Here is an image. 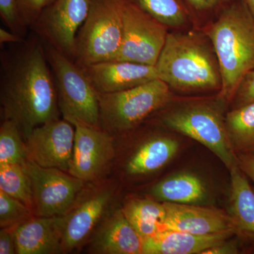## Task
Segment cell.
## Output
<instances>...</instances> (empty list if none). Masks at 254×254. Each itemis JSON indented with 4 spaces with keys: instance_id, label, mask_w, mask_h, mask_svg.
<instances>
[{
    "instance_id": "cell-1",
    "label": "cell",
    "mask_w": 254,
    "mask_h": 254,
    "mask_svg": "<svg viewBox=\"0 0 254 254\" xmlns=\"http://www.w3.org/2000/svg\"><path fill=\"white\" fill-rule=\"evenodd\" d=\"M0 71L3 120L16 124L24 140L33 128L59 118L54 76L37 35L1 52Z\"/></svg>"
},
{
    "instance_id": "cell-2",
    "label": "cell",
    "mask_w": 254,
    "mask_h": 254,
    "mask_svg": "<svg viewBox=\"0 0 254 254\" xmlns=\"http://www.w3.org/2000/svg\"><path fill=\"white\" fill-rule=\"evenodd\" d=\"M218 60L225 100L235 96L246 75L254 69V18L244 1L225 10L209 31Z\"/></svg>"
},
{
    "instance_id": "cell-3",
    "label": "cell",
    "mask_w": 254,
    "mask_h": 254,
    "mask_svg": "<svg viewBox=\"0 0 254 254\" xmlns=\"http://www.w3.org/2000/svg\"><path fill=\"white\" fill-rule=\"evenodd\" d=\"M155 66L159 79L177 89L221 88L218 64L192 35L168 33Z\"/></svg>"
},
{
    "instance_id": "cell-4",
    "label": "cell",
    "mask_w": 254,
    "mask_h": 254,
    "mask_svg": "<svg viewBox=\"0 0 254 254\" xmlns=\"http://www.w3.org/2000/svg\"><path fill=\"white\" fill-rule=\"evenodd\" d=\"M123 0H91L76 38L74 62L83 66L115 60L123 36Z\"/></svg>"
},
{
    "instance_id": "cell-5",
    "label": "cell",
    "mask_w": 254,
    "mask_h": 254,
    "mask_svg": "<svg viewBox=\"0 0 254 254\" xmlns=\"http://www.w3.org/2000/svg\"><path fill=\"white\" fill-rule=\"evenodd\" d=\"M170 86L157 78L125 91L98 93L100 126L109 132L131 129L171 98Z\"/></svg>"
},
{
    "instance_id": "cell-6",
    "label": "cell",
    "mask_w": 254,
    "mask_h": 254,
    "mask_svg": "<svg viewBox=\"0 0 254 254\" xmlns=\"http://www.w3.org/2000/svg\"><path fill=\"white\" fill-rule=\"evenodd\" d=\"M43 44L54 76L63 118L100 127L98 93L83 68L53 46L44 42Z\"/></svg>"
},
{
    "instance_id": "cell-7",
    "label": "cell",
    "mask_w": 254,
    "mask_h": 254,
    "mask_svg": "<svg viewBox=\"0 0 254 254\" xmlns=\"http://www.w3.org/2000/svg\"><path fill=\"white\" fill-rule=\"evenodd\" d=\"M163 123L169 128L204 145L229 170L239 165L225 122L218 111L211 107L197 105L172 112L164 117Z\"/></svg>"
},
{
    "instance_id": "cell-8",
    "label": "cell",
    "mask_w": 254,
    "mask_h": 254,
    "mask_svg": "<svg viewBox=\"0 0 254 254\" xmlns=\"http://www.w3.org/2000/svg\"><path fill=\"white\" fill-rule=\"evenodd\" d=\"M123 40L115 60L155 66L166 42L167 26L129 0H123Z\"/></svg>"
},
{
    "instance_id": "cell-9",
    "label": "cell",
    "mask_w": 254,
    "mask_h": 254,
    "mask_svg": "<svg viewBox=\"0 0 254 254\" xmlns=\"http://www.w3.org/2000/svg\"><path fill=\"white\" fill-rule=\"evenodd\" d=\"M22 165L31 180L36 216L64 215L76 204L85 188L83 180L58 169L43 168L30 160Z\"/></svg>"
},
{
    "instance_id": "cell-10",
    "label": "cell",
    "mask_w": 254,
    "mask_h": 254,
    "mask_svg": "<svg viewBox=\"0 0 254 254\" xmlns=\"http://www.w3.org/2000/svg\"><path fill=\"white\" fill-rule=\"evenodd\" d=\"M91 4V0H54L31 28L43 42L74 61L76 35Z\"/></svg>"
},
{
    "instance_id": "cell-11",
    "label": "cell",
    "mask_w": 254,
    "mask_h": 254,
    "mask_svg": "<svg viewBox=\"0 0 254 254\" xmlns=\"http://www.w3.org/2000/svg\"><path fill=\"white\" fill-rule=\"evenodd\" d=\"M67 121L75 128L74 145L68 173L91 182L99 178L115 156L110 133L100 127L92 126L78 120Z\"/></svg>"
},
{
    "instance_id": "cell-12",
    "label": "cell",
    "mask_w": 254,
    "mask_h": 254,
    "mask_svg": "<svg viewBox=\"0 0 254 254\" xmlns=\"http://www.w3.org/2000/svg\"><path fill=\"white\" fill-rule=\"evenodd\" d=\"M74 137V126L65 119L43 124L33 128L25 138L28 160L43 168L68 173Z\"/></svg>"
},
{
    "instance_id": "cell-13",
    "label": "cell",
    "mask_w": 254,
    "mask_h": 254,
    "mask_svg": "<svg viewBox=\"0 0 254 254\" xmlns=\"http://www.w3.org/2000/svg\"><path fill=\"white\" fill-rule=\"evenodd\" d=\"M98 93H113L130 89L158 78L155 66L111 61L81 66Z\"/></svg>"
},
{
    "instance_id": "cell-14",
    "label": "cell",
    "mask_w": 254,
    "mask_h": 254,
    "mask_svg": "<svg viewBox=\"0 0 254 254\" xmlns=\"http://www.w3.org/2000/svg\"><path fill=\"white\" fill-rule=\"evenodd\" d=\"M166 208L165 230L206 235L235 230L230 215L222 210L193 204L163 202Z\"/></svg>"
},
{
    "instance_id": "cell-15",
    "label": "cell",
    "mask_w": 254,
    "mask_h": 254,
    "mask_svg": "<svg viewBox=\"0 0 254 254\" xmlns=\"http://www.w3.org/2000/svg\"><path fill=\"white\" fill-rule=\"evenodd\" d=\"M112 195L110 190L96 192L63 215V252L74 250L89 236L108 208Z\"/></svg>"
},
{
    "instance_id": "cell-16",
    "label": "cell",
    "mask_w": 254,
    "mask_h": 254,
    "mask_svg": "<svg viewBox=\"0 0 254 254\" xmlns=\"http://www.w3.org/2000/svg\"><path fill=\"white\" fill-rule=\"evenodd\" d=\"M63 215L32 217L14 229L18 254H54L62 250Z\"/></svg>"
},
{
    "instance_id": "cell-17",
    "label": "cell",
    "mask_w": 254,
    "mask_h": 254,
    "mask_svg": "<svg viewBox=\"0 0 254 254\" xmlns=\"http://www.w3.org/2000/svg\"><path fill=\"white\" fill-rule=\"evenodd\" d=\"M144 240L133 228L123 209L114 212L97 230L91 243L94 253L143 254Z\"/></svg>"
},
{
    "instance_id": "cell-18",
    "label": "cell",
    "mask_w": 254,
    "mask_h": 254,
    "mask_svg": "<svg viewBox=\"0 0 254 254\" xmlns=\"http://www.w3.org/2000/svg\"><path fill=\"white\" fill-rule=\"evenodd\" d=\"M235 232V230H228L199 235L165 230L143 240V254H203L205 251L228 240Z\"/></svg>"
},
{
    "instance_id": "cell-19",
    "label": "cell",
    "mask_w": 254,
    "mask_h": 254,
    "mask_svg": "<svg viewBox=\"0 0 254 254\" xmlns=\"http://www.w3.org/2000/svg\"><path fill=\"white\" fill-rule=\"evenodd\" d=\"M178 142L166 137H155L144 142L128 159L126 171L130 175L154 173L171 160L179 149Z\"/></svg>"
},
{
    "instance_id": "cell-20",
    "label": "cell",
    "mask_w": 254,
    "mask_h": 254,
    "mask_svg": "<svg viewBox=\"0 0 254 254\" xmlns=\"http://www.w3.org/2000/svg\"><path fill=\"white\" fill-rule=\"evenodd\" d=\"M231 176L230 213L237 231L254 237V191L247 175L236 165L230 170Z\"/></svg>"
},
{
    "instance_id": "cell-21",
    "label": "cell",
    "mask_w": 254,
    "mask_h": 254,
    "mask_svg": "<svg viewBox=\"0 0 254 254\" xmlns=\"http://www.w3.org/2000/svg\"><path fill=\"white\" fill-rule=\"evenodd\" d=\"M156 199L169 203L195 204L206 197L204 184L194 174L182 173L169 177L153 187Z\"/></svg>"
},
{
    "instance_id": "cell-22",
    "label": "cell",
    "mask_w": 254,
    "mask_h": 254,
    "mask_svg": "<svg viewBox=\"0 0 254 254\" xmlns=\"http://www.w3.org/2000/svg\"><path fill=\"white\" fill-rule=\"evenodd\" d=\"M123 210L143 240L165 231L167 211L163 203L136 198L127 201Z\"/></svg>"
},
{
    "instance_id": "cell-23",
    "label": "cell",
    "mask_w": 254,
    "mask_h": 254,
    "mask_svg": "<svg viewBox=\"0 0 254 254\" xmlns=\"http://www.w3.org/2000/svg\"><path fill=\"white\" fill-rule=\"evenodd\" d=\"M225 125L235 151L254 153V102L227 113Z\"/></svg>"
},
{
    "instance_id": "cell-24",
    "label": "cell",
    "mask_w": 254,
    "mask_h": 254,
    "mask_svg": "<svg viewBox=\"0 0 254 254\" xmlns=\"http://www.w3.org/2000/svg\"><path fill=\"white\" fill-rule=\"evenodd\" d=\"M0 190L21 200L33 212L31 182L23 165H0Z\"/></svg>"
},
{
    "instance_id": "cell-25",
    "label": "cell",
    "mask_w": 254,
    "mask_h": 254,
    "mask_svg": "<svg viewBox=\"0 0 254 254\" xmlns=\"http://www.w3.org/2000/svg\"><path fill=\"white\" fill-rule=\"evenodd\" d=\"M28 160L22 133L16 124L3 120L0 127V165H21Z\"/></svg>"
},
{
    "instance_id": "cell-26",
    "label": "cell",
    "mask_w": 254,
    "mask_h": 254,
    "mask_svg": "<svg viewBox=\"0 0 254 254\" xmlns=\"http://www.w3.org/2000/svg\"><path fill=\"white\" fill-rule=\"evenodd\" d=\"M152 17L166 26H180L186 21V15L177 0H135Z\"/></svg>"
},
{
    "instance_id": "cell-27",
    "label": "cell",
    "mask_w": 254,
    "mask_h": 254,
    "mask_svg": "<svg viewBox=\"0 0 254 254\" xmlns=\"http://www.w3.org/2000/svg\"><path fill=\"white\" fill-rule=\"evenodd\" d=\"M33 212L21 200L0 190V226L16 227L32 218Z\"/></svg>"
},
{
    "instance_id": "cell-28",
    "label": "cell",
    "mask_w": 254,
    "mask_h": 254,
    "mask_svg": "<svg viewBox=\"0 0 254 254\" xmlns=\"http://www.w3.org/2000/svg\"><path fill=\"white\" fill-rule=\"evenodd\" d=\"M0 16L8 30L23 38L26 37L28 28L20 17L16 0H0Z\"/></svg>"
},
{
    "instance_id": "cell-29",
    "label": "cell",
    "mask_w": 254,
    "mask_h": 254,
    "mask_svg": "<svg viewBox=\"0 0 254 254\" xmlns=\"http://www.w3.org/2000/svg\"><path fill=\"white\" fill-rule=\"evenodd\" d=\"M54 0H16L20 17L26 28H31L42 11Z\"/></svg>"
},
{
    "instance_id": "cell-30",
    "label": "cell",
    "mask_w": 254,
    "mask_h": 254,
    "mask_svg": "<svg viewBox=\"0 0 254 254\" xmlns=\"http://www.w3.org/2000/svg\"><path fill=\"white\" fill-rule=\"evenodd\" d=\"M240 106L250 104L254 102V69L246 75L241 83L237 93Z\"/></svg>"
},
{
    "instance_id": "cell-31",
    "label": "cell",
    "mask_w": 254,
    "mask_h": 254,
    "mask_svg": "<svg viewBox=\"0 0 254 254\" xmlns=\"http://www.w3.org/2000/svg\"><path fill=\"white\" fill-rule=\"evenodd\" d=\"M15 227H3L0 230V254L16 253Z\"/></svg>"
},
{
    "instance_id": "cell-32",
    "label": "cell",
    "mask_w": 254,
    "mask_h": 254,
    "mask_svg": "<svg viewBox=\"0 0 254 254\" xmlns=\"http://www.w3.org/2000/svg\"><path fill=\"white\" fill-rule=\"evenodd\" d=\"M237 158L241 170L254 182V153H240Z\"/></svg>"
},
{
    "instance_id": "cell-33",
    "label": "cell",
    "mask_w": 254,
    "mask_h": 254,
    "mask_svg": "<svg viewBox=\"0 0 254 254\" xmlns=\"http://www.w3.org/2000/svg\"><path fill=\"white\" fill-rule=\"evenodd\" d=\"M238 248L235 243L232 242H222L220 245L212 247L209 250L205 251L203 254H237Z\"/></svg>"
},
{
    "instance_id": "cell-34",
    "label": "cell",
    "mask_w": 254,
    "mask_h": 254,
    "mask_svg": "<svg viewBox=\"0 0 254 254\" xmlns=\"http://www.w3.org/2000/svg\"><path fill=\"white\" fill-rule=\"evenodd\" d=\"M25 38L18 36L14 32L6 30L4 28H0V45L1 48L6 44H18L24 41Z\"/></svg>"
},
{
    "instance_id": "cell-35",
    "label": "cell",
    "mask_w": 254,
    "mask_h": 254,
    "mask_svg": "<svg viewBox=\"0 0 254 254\" xmlns=\"http://www.w3.org/2000/svg\"><path fill=\"white\" fill-rule=\"evenodd\" d=\"M192 6H194L195 9H206L213 7L219 0H188Z\"/></svg>"
},
{
    "instance_id": "cell-36",
    "label": "cell",
    "mask_w": 254,
    "mask_h": 254,
    "mask_svg": "<svg viewBox=\"0 0 254 254\" xmlns=\"http://www.w3.org/2000/svg\"><path fill=\"white\" fill-rule=\"evenodd\" d=\"M254 18V0H243Z\"/></svg>"
}]
</instances>
